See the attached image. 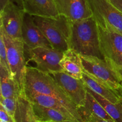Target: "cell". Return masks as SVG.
<instances>
[{"mask_svg":"<svg viewBox=\"0 0 122 122\" xmlns=\"http://www.w3.org/2000/svg\"><path fill=\"white\" fill-rule=\"evenodd\" d=\"M25 91L48 95L58 99L70 110L77 121L84 122L79 113L77 106L70 100L50 74L27 66L25 78Z\"/></svg>","mask_w":122,"mask_h":122,"instance_id":"7a4b0ae2","label":"cell"},{"mask_svg":"<svg viewBox=\"0 0 122 122\" xmlns=\"http://www.w3.org/2000/svg\"><path fill=\"white\" fill-rule=\"evenodd\" d=\"M0 64L5 67L11 73L7 60V49L4 39L3 34L1 31H0Z\"/></svg>","mask_w":122,"mask_h":122,"instance_id":"603a6c76","label":"cell"},{"mask_svg":"<svg viewBox=\"0 0 122 122\" xmlns=\"http://www.w3.org/2000/svg\"><path fill=\"white\" fill-rule=\"evenodd\" d=\"M120 97H121V98H122L121 102H122V89L121 90V91L120 92Z\"/></svg>","mask_w":122,"mask_h":122,"instance_id":"83f0119b","label":"cell"},{"mask_svg":"<svg viewBox=\"0 0 122 122\" xmlns=\"http://www.w3.org/2000/svg\"><path fill=\"white\" fill-rule=\"evenodd\" d=\"M109 1L122 13V0H109Z\"/></svg>","mask_w":122,"mask_h":122,"instance_id":"4316f807","label":"cell"},{"mask_svg":"<svg viewBox=\"0 0 122 122\" xmlns=\"http://www.w3.org/2000/svg\"><path fill=\"white\" fill-rule=\"evenodd\" d=\"M83 71L82 81L88 88L113 103L116 104L121 102L122 98L119 94L91 75L83 70Z\"/></svg>","mask_w":122,"mask_h":122,"instance_id":"2e32d148","label":"cell"},{"mask_svg":"<svg viewBox=\"0 0 122 122\" xmlns=\"http://www.w3.org/2000/svg\"><path fill=\"white\" fill-rule=\"evenodd\" d=\"M50 75L77 107L84 106L88 91L82 79L74 78L63 71Z\"/></svg>","mask_w":122,"mask_h":122,"instance_id":"9c48e42d","label":"cell"},{"mask_svg":"<svg viewBox=\"0 0 122 122\" xmlns=\"http://www.w3.org/2000/svg\"><path fill=\"white\" fill-rule=\"evenodd\" d=\"M0 90L2 98H15L24 95L17 82L11 73L5 67L0 64Z\"/></svg>","mask_w":122,"mask_h":122,"instance_id":"ac0fdd59","label":"cell"},{"mask_svg":"<svg viewBox=\"0 0 122 122\" xmlns=\"http://www.w3.org/2000/svg\"><path fill=\"white\" fill-rule=\"evenodd\" d=\"M69 49L80 55L104 60L100 50L98 25L94 17L71 21Z\"/></svg>","mask_w":122,"mask_h":122,"instance_id":"6da1fadb","label":"cell"},{"mask_svg":"<svg viewBox=\"0 0 122 122\" xmlns=\"http://www.w3.org/2000/svg\"><path fill=\"white\" fill-rule=\"evenodd\" d=\"M33 19L53 48L63 52L69 50L71 21L61 14L55 17L33 16Z\"/></svg>","mask_w":122,"mask_h":122,"instance_id":"277c9868","label":"cell"},{"mask_svg":"<svg viewBox=\"0 0 122 122\" xmlns=\"http://www.w3.org/2000/svg\"><path fill=\"white\" fill-rule=\"evenodd\" d=\"M62 71L73 77L82 79L83 67L80 54L71 49L64 51L60 61Z\"/></svg>","mask_w":122,"mask_h":122,"instance_id":"5bb4252c","label":"cell"},{"mask_svg":"<svg viewBox=\"0 0 122 122\" xmlns=\"http://www.w3.org/2000/svg\"><path fill=\"white\" fill-rule=\"evenodd\" d=\"M104 60L122 82V35L105 23H97Z\"/></svg>","mask_w":122,"mask_h":122,"instance_id":"3957f363","label":"cell"},{"mask_svg":"<svg viewBox=\"0 0 122 122\" xmlns=\"http://www.w3.org/2000/svg\"><path fill=\"white\" fill-rule=\"evenodd\" d=\"M0 31L3 34L11 73L24 93L25 73L27 67L24 42L22 39H14L10 36L1 27Z\"/></svg>","mask_w":122,"mask_h":122,"instance_id":"5b68a950","label":"cell"},{"mask_svg":"<svg viewBox=\"0 0 122 122\" xmlns=\"http://www.w3.org/2000/svg\"><path fill=\"white\" fill-rule=\"evenodd\" d=\"M9 2H13V3L17 5L21 8L23 9V0H0L1 10L3 9L5 6Z\"/></svg>","mask_w":122,"mask_h":122,"instance_id":"484cf974","label":"cell"},{"mask_svg":"<svg viewBox=\"0 0 122 122\" xmlns=\"http://www.w3.org/2000/svg\"><path fill=\"white\" fill-rule=\"evenodd\" d=\"M97 23H105L122 35V13L109 0H87Z\"/></svg>","mask_w":122,"mask_h":122,"instance_id":"ba28073f","label":"cell"},{"mask_svg":"<svg viewBox=\"0 0 122 122\" xmlns=\"http://www.w3.org/2000/svg\"><path fill=\"white\" fill-rule=\"evenodd\" d=\"M0 122H4V121H2V120H0Z\"/></svg>","mask_w":122,"mask_h":122,"instance_id":"f546056e","label":"cell"},{"mask_svg":"<svg viewBox=\"0 0 122 122\" xmlns=\"http://www.w3.org/2000/svg\"><path fill=\"white\" fill-rule=\"evenodd\" d=\"M17 99L15 98L0 97V105L13 117H14L17 109Z\"/></svg>","mask_w":122,"mask_h":122,"instance_id":"7402d4cb","label":"cell"},{"mask_svg":"<svg viewBox=\"0 0 122 122\" xmlns=\"http://www.w3.org/2000/svg\"><path fill=\"white\" fill-rule=\"evenodd\" d=\"M25 97L32 103H36L44 107L54 108L76 119L70 110L58 99L48 95L39 94L33 92L24 91Z\"/></svg>","mask_w":122,"mask_h":122,"instance_id":"e0dca14e","label":"cell"},{"mask_svg":"<svg viewBox=\"0 0 122 122\" xmlns=\"http://www.w3.org/2000/svg\"><path fill=\"white\" fill-rule=\"evenodd\" d=\"M0 120L6 122H15V118L8 114L1 105H0Z\"/></svg>","mask_w":122,"mask_h":122,"instance_id":"d4e9b609","label":"cell"},{"mask_svg":"<svg viewBox=\"0 0 122 122\" xmlns=\"http://www.w3.org/2000/svg\"><path fill=\"white\" fill-rule=\"evenodd\" d=\"M77 110L82 119L83 117L87 114H93L106 120L115 122L107 113L102 106L99 103L98 101L94 98V97L88 92H87L84 106L77 107Z\"/></svg>","mask_w":122,"mask_h":122,"instance_id":"d6986e66","label":"cell"},{"mask_svg":"<svg viewBox=\"0 0 122 122\" xmlns=\"http://www.w3.org/2000/svg\"><path fill=\"white\" fill-rule=\"evenodd\" d=\"M83 120L84 122L87 121L88 122H115L106 120L93 114H89L83 117Z\"/></svg>","mask_w":122,"mask_h":122,"instance_id":"cb8c5ba5","label":"cell"},{"mask_svg":"<svg viewBox=\"0 0 122 122\" xmlns=\"http://www.w3.org/2000/svg\"><path fill=\"white\" fill-rule=\"evenodd\" d=\"M24 48L27 64L28 61L32 62L35 64L33 67L46 73L62 71L60 61L64 52L47 46L30 48L24 45Z\"/></svg>","mask_w":122,"mask_h":122,"instance_id":"8992f818","label":"cell"},{"mask_svg":"<svg viewBox=\"0 0 122 122\" xmlns=\"http://www.w3.org/2000/svg\"><path fill=\"white\" fill-rule=\"evenodd\" d=\"M88 122L85 121V122Z\"/></svg>","mask_w":122,"mask_h":122,"instance_id":"f1b7e54d","label":"cell"},{"mask_svg":"<svg viewBox=\"0 0 122 122\" xmlns=\"http://www.w3.org/2000/svg\"><path fill=\"white\" fill-rule=\"evenodd\" d=\"M86 87L87 91L94 97L114 121L116 122H122V104L121 102L116 104L113 103L103 97L92 91L86 86Z\"/></svg>","mask_w":122,"mask_h":122,"instance_id":"44dd1931","label":"cell"},{"mask_svg":"<svg viewBox=\"0 0 122 122\" xmlns=\"http://www.w3.org/2000/svg\"><path fill=\"white\" fill-rule=\"evenodd\" d=\"M25 11L17 5L9 2L0 11V27L14 39H22V25Z\"/></svg>","mask_w":122,"mask_h":122,"instance_id":"30bf717a","label":"cell"},{"mask_svg":"<svg viewBox=\"0 0 122 122\" xmlns=\"http://www.w3.org/2000/svg\"><path fill=\"white\" fill-rule=\"evenodd\" d=\"M14 118L15 122H38L35 117L32 104L25 95H20L18 98Z\"/></svg>","mask_w":122,"mask_h":122,"instance_id":"ffe728a7","label":"cell"},{"mask_svg":"<svg viewBox=\"0 0 122 122\" xmlns=\"http://www.w3.org/2000/svg\"><path fill=\"white\" fill-rule=\"evenodd\" d=\"M23 10L32 16L55 17L60 15L54 0H23Z\"/></svg>","mask_w":122,"mask_h":122,"instance_id":"4fadbf2b","label":"cell"},{"mask_svg":"<svg viewBox=\"0 0 122 122\" xmlns=\"http://www.w3.org/2000/svg\"><path fill=\"white\" fill-rule=\"evenodd\" d=\"M80 56L83 64V71L101 81L120 96V92L122 89V82L104 60L94 56L83 55H80Z\"/></svg>","mask_w":122,"mask_h":122,"instance_id":"52a82bcc","label":"cell"},{"mask_svg":"<svg viewBox=\"0 0 122 122\" xmlns=\"http://www.w3.org/2000/svg\"><path fill=\"white\" fill-rule=\"evenodd\" d=\"M59 14L71 21L92 16L87 0H54Z\"/></svg>","mask_w":122,"mask_h":122,"instance_id":"7c38bea8","label":"cell"},{"mask_svg":"<svg viewBox=\"0 0 122 122\" xmlns=\"http://www.w3.org/2000/svg\"><path fill=\"white\" fill-rule=\"evenodd\" d=\"M22 40L24 45L30 48L39 46L52 47L41 30L35 23L33 16L27 13H25L23 17Z\"/></svg>","mask_w":122,"mask_h":122,"instance_id":"8fae6325","label":"cell"},{"mask_svg":"<svg viewBox=\"0 0 122 122\" xmlns=\"http://www.w3.org/2000/svg\"><path fill=\"white\" fill-rule=\"evenodd\" d=\"M35 119L38 122H79L70 116L54 108L32 103Z\"/></svg>","mask_w":122,"mask_h":122,"instance_id":"9a60e30c","label":"cell"}]
</instances>
